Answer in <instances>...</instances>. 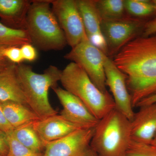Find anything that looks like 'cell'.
<instances>
[{
	"instance_id": "cell-19",
	"label": "cell",
	"mask_w": 156,
	"mask_h": 156,
	"mask_svg": "<svg viewBox=\"0 0 156 156\" xmlns=\"http://www.w3.org/2000/svg\"><path fill=\"white\" fill-rule=\"evenodd\" d=\"M32 44L28 32L25 30L9 28L0 22V48Z\"/></svg>"
},
{
	"instance_id": "cell-32",
	"label": "cell",
	"mask_w": 156,
	"mask_h": 156,
	"mask_svg": "<svg viewBox=\"0 0 156 156\" xmlns=\"http://www.w3.org/2000/svg\"><path fill=\"white\" fill-rule=\"evenodd\" d=\"M151 2L154 6L155 9V13H156V0H153L151 1Z\"/></svg>"
},
{
	"instance_id": "cell-21",
	"label": "cell",
	"mask_w": 156,
	"mask_h": 156,
	"mask_svg": "<svg viewBox=\"0 0 156 156\" xmlns=\"http://www.w3.org/2000/svg\"><path fill=\"white\" fill-rule=\"evenodd\" d=\"M125 10L136 17L150 16L155 13L151 1L147 0H126L124 1Z\"/></svg>"
},
{
	"instance_id": "cell-25",
	"label": "cell",
	"mask_w": 156,
	"mask_h": 156,
	"mask_svg": "<svg viewBox=\"0 0 156 156\" xmlns=\"http://www.w3.org/2000/svg\"><path fill=\"white\" fill-rule=\"evenodd\" d=\"M20 48L24 61L33 62L36 60L37 58V52L32 44H25Z\"/></svg>"
},
{
	"instance_id": "cell-15",
	"label": "cell",
	"mask_w": 156,
	"mask_h": 156,
	"mask_svg": "<svg viewBox=\"0 0 156 156\" xmlns=\"http://www.w3.org/2000/svg\"><path fill=\"white\" fill-rule=\"evenodd\" d=\"M32 1L0 0L1 23L9 28L26 30L27 17Z\"/></svg>"
},
{
	"instance_id": "cell-12",
	"label": "cell",
	"mask_w": 156,
	"mask_h": 156,
	"mask_svg": "<svg viewBox=\"0 0 156 156\" xmlns=\"http://www.w3.org/2000/svg\"><path fill=\"white\" fill-rule=\"evenodd\" d=\"M76 2L89 41L107 55V46L101 31L102 20L96 8V0H76Z\"/></svg>"
},
{
	"instance_id": "cell-13",
	"label": "cell",
	"mask_w": 156,
	"mask_h": 156,
	"mask_svg": "<svg viewBox=\"0 0 156 156\" xmlns=\"http://www.w3.org/2000/svg\"><path fill=\"white\" fill-rule=\"evenodd\" d=\"M139 108L130 121L131 140L151 144L156 133V104Z\"/></svg>"
},
{
	"instance_id": "cell-17",
	"label": "cell",
	"mask_w": 156,
	"mask_h": 156,
	"mask_svg": "<svg viewBox=\"0 0 156 156\" xmlns=\"http://www.w3.org/2000/svg\"><path fill=\"white\" fill-rule=\"evenodd\" d=\"M3 112L14 129L41 120L27 105L14 101H2Z\"/></svg>"
},
{
	"instance_id": "cell-33",
	"label": "cell",
	"mask_w": 156,
	"mask_h": 156,
	"mask_svg": "<svg viewBox=\"0 0 156 156\" xmlns=\"http://www.w3.org/2000/svg\"><path fill=\"white\" fill-rule=\"evenodd\" d=\"M0 156H1V155H0Z\"/></svg>"
},
{
	"instance_id": "cell-31",
	"label": "cell",
	"mask_w": 156,
	"mask_h": 156,
	"mask_svg": "<svg viewBox=\"0 0 156 156\" xmlns=\"http://www.w3.org/2000/svg\"><path fill=\"white\" fill-rule=\"evenodd\" d=\"M151 144L152 146H153L154 147L156 148V133L154 136L152 141L151 143Z\"/></svg>"
},
{
	"instance_id": "cell-3",
	"label": "cell",
	"mask_w": 156,
	"mask_h": 156,
	"mask_svg": "<svg viewBox=\"0 0 156 156\" xmlns=\"http://www.w3.org/2000/svg\"><path fill=\"white\" fill-rule=\"evenodd\" d=\"M26 30L32 44L39 50H60L67 44L50 0L32 1L27 17Z\"/></svg>"
},
{
	"instance_id": "cell-26",
	"label": "cell",
	"mask_w": 156,
	"mask_h": 156,
	"mask_svg": "<svg viewBox=\"0 0 156 156\" xmlns=\"http://www.w3.org/2000/svg\"><path fill=\"white\" fill-rule=\"evenodd\" d=\"M0 129L4 131L6 134H11L13 132L14 128L9 124L6 119L3 112L2 101H0Z\"/></svg>"
},
{
	"instance_id": "cell-27",
	"label": "cell",
	"mask_w": 156,
	"mask_h": 156,
	"mask_svg": "<svg viewBox=\"0 0 156 156\" xmlns=\"http://www.w3.org/2000/svg\"><path fill=\"white\" fill-rule=\"evenodd\" d=\"M9 151L8 135L0 129V155L6 156Z\"/></svg>"
},
{
	"instance_id": "cell-20",
	"label": "cell",
	"mask_w": 156,
	"mask_h": 156,
	"mask_svg": "<svg viewBox=\"0 0 156 156\" xmlns=\"http://www.w3.org/2000/svg\"><path fill=\"white\" fill-rule=\"evenodd\" d=\"M96 5L102 21L118 20L125 17L123 0H96Z\"/></svg>"
},
{
	"instance_id": "cell-6",
	"label": "cell",
	"mask_w": 156,
	"mask_h": 156,
	"mask_svg": "<svg viewBox=\"0 0 156 156\" xmlns=\"http://www.w3.org/2000/svg\"><path fill=\"white\" fill-rule=\"evenodd\" d=\"M104 53L87 37L72 48L64 57L80 65L98 89L106 93L108 92L106 89Z\"/></svg>"
},
{
	"instance_id": "cell-11",
	"label": "cell",
	"mask_w": 156,
	"mask_h": 156,
	"mask_svg": "<svg viewBox=\"0 0 156 156\" xmlns=\"http://www.w3.org/2000/svg\"><path fill=\"white\" fill-rule=\"evenodd\" d=\"M63 107L60 115L70 122L83 128H95L99 120L75 95L60 87L52 88Z\"/></svg>"
},
{
	"instance_id": "cell-10",
	"label": "cell",
	"mask_w": 156,
	"mask_h": 156,
	"mask_svg": "<svg viewBox=\"0 0 156 156\" xmlns=\"http://www.w3.org/2000/svg\"><path fill=\"white\" fill-rule=\"evenodd\" d=\"M104 66L106 85L109 88L115 108L130 121L134 117L131 97L127 86V76L115 64L110 57L104 53Z\"/></svg>"
},
{
	"instance_id": "cell-5",
	"label": "cell",
	"mask_w": 156,
	"mask_h": 156,
	"mask_svg": "<svg viewBox=\"0 0 156 156\" xmlns=\"http://www.w3.org/2000/svg\"><path fill=\"white\" fill-rule=\"evenodd\" d=\"M131 141V122L114 108L99 120L91 145L98 156H126Z\"/></svg>"
},
{
	"instance_id": "cell-22",
	"label": "cell",
	"mask_w": 156,
	"mask_h": 156,
	"mask_svg": "<svg viewBox=\"0 0 156 156\" xmlns=\"http://www.w3.org/2000/svg\"><path fill=\"white\" fill-rule=\"evenodd\" d=\"M9 151L6 156H43V153L31 150L20 143L14 137L12 133L7 134Z\"/></svg>"
},
{
	"instance_id": "cell-28",
	"label": "cell",
	"mask_w": 156,
	"mask_h": 156,
	"mask_svg": "<svg viewBox=\"0 0 156 156\" xmlns=\"http://www.w3.org/2000/svg\"><path fill=\"white\" fill-rule=\"evenodd\" d=\"M156 34V18L145 24L142 36L148 37Z\"/></svg>"
},
{
	"instance_id": "cell-4",
	"label": "cell",
	"mask_w": 156,
	"mask_h": 156,
	"mask_svg": "<svg viewBox=\"0 0 156 156\" xmlns=\"http://www.w3.org/2000/svg\"><path fill=\"white\" fill-rule=\"evenodd\" d=\"M60 82L64 89L80 98L98 119L115 108L112 95L98 89L77 63L71 62L66 66L62 70Z\"/></svg>"
},
{
	"instance_id": "cell-29",
	"label": "cell",
	"mask_w": 156,
	"mask_h": 156,
	"mask_svg": "<svg viewBox=\"0 0 156 156\" xmlns=\"http://www.w3.org/2000/svg\"><path fill=\"white\" fill-rule=\"evenodd\" d=\"M156 104V93L140 101L136 105V107Z\"/></svg>"
},
{
	"instance_id": "cell-9",
	"label": "cell",
	"mask_w": 156,
	"mask_h": 156,
	"mask_svg": "<svg viewBox=\"0 0 156 156\" xmlns=\"http://www.w3.org/2000/svg\"><path fill=\"white\" fill-rule=\"evenodd\" d=\"M95 128L78 129L47 144L43 156H98L91 145Z\"/></svg>"
},
{
	"instance_id": "cell-30",
	"label": "cell",
	"mask_w": 156,
	"mask_h": 156,
	"mask_svg": "<svg viewBox=\"0 0 156 156\" xmlns=\"http://www.w3.org/2000/svg\"><path fill=\"white\" fill-rule=\"evenodd\" d=\"M12 62L2 56L0 51V72L5 69Z\"/></svg>"
},
{
	"instance_id": "cell-2",
	"label": "cell",
	"mask_w": 156,
	"mask_h": 156,
	"mask_svg": "<svg viewBox=\"0 0 156 156\" xmlns=\"http://www.w3.org/2000/svg\"><path fill=\"white\" fill-rule=\"evenodd\" d=\"M62 71L50 65L43 73H37L30 66L17 65V73L27 106L41 119L57 115V112L50 104L49 90L57 87Z\"/></svg>"
},
{
	"instance_id": "cell-14",
	"label": "cell",
	"mask_w": 156,
	"mask_h": 156,
	"mask_svg": "<svg viewBox=\"0 0 156 156\" xmlns=\"http://www.w3.org/2000/svg\"><path fill=\"white\" fill-rule=\"evenodd\" d=\"M34 129L44 144L56 141L83 128L69 122L61 115H54L33 123Z\"/></svg>"
},
{
	"instance_id": "cell-24",
	"label": "cell",
	"mask_w": 156,
	"mask_h": 156,
	"mask_svg": "<svg viewBox=\"0 0 156 156\" xmlns=\"http://www.w3.org/2000/svg\"><path fill=\"white\" fill-rule=\"evenodd\" d=\"M0 51L3 56L14 64H20L24 61L20 47L13 46L1 48Z\"/></svg>"
},
{
	"instance_id": "cell-1",
	"label": "cell",
	"mask_w": 156,
	"mask_h": 156,
	"mask_svg": "<svg viewBox=\"0 0 156 156\" xmlns=\"http://www.w3.org/2000/svg\"><path fill=\"white\" fill-rule=\"evenodd\" d=\"M113 61L127 76L133 108L156 93V34L136 37L128 42Z\"/></svg>"
},
{
	"instance_id": "cell-23",
	"label": "cell",
	"mask_w": 156,
	"mask_h": 156,
	"mask_svg": "<svg viewBox=\"0 0 156 156\" xmlns=\"http://www.w3.org/2000/svg\"><path fill=\"white\" fill-rule=\"evenodd\" d=\"M126 156H156V148L151 144L131 140Z\"/></svg>"
},
{
	"instance_id": "cell-18",
	"label": "cell",
	"mask_w": 156,
	"mask_h": 156,
	"mask_svg": "<svg viewBox=\"0 0 156 156\" xmlns=\"http://www.w3.org/2000/svg\"><path fill=\"white\" fill-rule=\"evenodd\" d=\"M12 134L19 142L31 150L38 153L44 151V144L34 129L33 123L15 128Z\"/></svg>"
},
{
	"instance_id": "cell-16",
	"label": "cell",
	"mask_w": 156,
	"mask_h": 156,
	"mask_svg": "<svg viewBox=\"0 0 156 156\" xmlns=\"http://www.w3.org/2000/svg\"><path fill=\"white\" fill-rule=\"evenodd\" d=\"M0 101H14L27 105L17 73V65L11 63L0 72Z\"/></svg>"
},
{
	"instance_id": "cell-7",
	"label": "cell",
	"mask_w": 156,
	"mask_h": 156,
	"mask_svg": "<svg viewBox=\"0 0 156 156\" xmlns=\"http://www.w3.org/2000/svg\"><path fill=\"white\" fill-rule=\"evenodd\" d=\"M51 8L67 44L74 48L88 37L76 0H50Z\"/></svg>"
},
{
	"instance_id": "cell-8",
	"label": "cell",
	"mask_w": 156,
	"mask_h": 156,
	"mask_svg": "<svg viewBox=\"0 0 156 156\" xmlns=\"http://www.w3.org/2000/svg\"><path fill=\"white\" fill-rule=\"evenodd\" d=\"M145 24L141 20L133 17L102 21L101 31L107 46V55L114 56L128 42L137 37Z\"/></svg>"
}]
</instances>
